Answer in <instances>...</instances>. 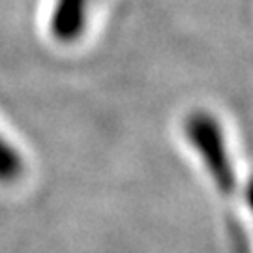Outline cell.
<instances>
[{
    "label": "cell",
    "mask_w": 253,
    "mask_h": 253,
    "mask_svg": "<svg viewBox=\"0 0 253 253\" xmlns=\"http://www.w3.org/2000/svg\"><path fill=\"white\" fill-rule=\"evenodd\" d=\"M88 0H56L51 19V30L56 40L73 42L81 34Z\"/></svg>",
    "instance_id": "7a4b0ae2"
},
{
    "label": "cell",
    "mask_w": 253,
    "mask_h": 253,
    "mask_svg": "<svg viewBox=\"0 0 253 253\" xmlns=\"http://www.w3.org/2000/svg\"><path fill=\"white\" fill-rule=\"evenodd\" d=\"M23 171V163L19 154L6 145V141L0 137V182L15 180Z\"/></svg>",
    "instance_id": "3957f363"
},
{
    "label": "cell",
    "mask_w": 253,
    "mask_h": 253,
    "mask_svg": "<svg viewBox=\"0 0 253 253\" xmlns=\"http://www.w3.org/2000/svg\"><path fill=\"white\" fill-rule=\"evenodd\" d=\"M186 133L191 145L197 148L201 160L205 162L219 191L225 195L233 193L235 174L219 124L207 113H195L186 120Z\"/></svg>",
    "instance_id": "6da1fadb"
}]
</instances>
